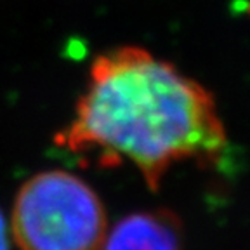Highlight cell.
Wrapping results in <instances>:
<instances>
[{
  "instance_id": "1",
  "label": "cell",
  "mask_w": 250,
  "mask_h": 250,
  "mask_svg": "<svg viewBox=\"0 0 250 250\" xmlns=\"http://www.w3.org/2000/svg\"><path fill=\"white\" fill-rule=\"evenodd\" d=\"M54 143L103 167L134 165L149 189L179 162L215 164L228 134L212 94L143 47L99 54L68 127Z\"/></svg>"
},
{
  "instance_id": "2",
  "label": "cell",
  "mask_w": 250,
  "mask_h": 250,
  "mask_svg": "<svg viewBox=\"0 0 250 250\" xmlns=\"http://www.w3.org/2000/svg\"><path fill=\"white\" fill-rule=\"evenodd\" d=\"M11 231L20 250H99L108 217L85 181L66 170H43L20 188Z\"/></svg>"
},
{
  "instance_id": "3",
  "label": "cell",
  "mask_w": 250,
  "mask_h": 250,
  "mask_svg": "<svg viewBox=\"0 0 250 250\" xmlns=\"http://www.w3.org/2000/svg\"><path fill=\"white\" fill-rule=\"evenodd\" d=\"M99 250H183V226L165 208L134 212L106 231Z\"/></svg>"
},
{
  "instance_id": "4",
  "label": "cell",
  "mask_w": 250,
  "mask_h": 250,
  "mask_svg": "<svg viewBox=\"0 0 250 250\" xmlns=\"http://www.w3.org/2000/svg\"><path fill=\"white\" fill-rule=\"evenodd\" d=\"M0 250H9V238H7V224L0 212Z\"/></svg>"
}]
</instances>
